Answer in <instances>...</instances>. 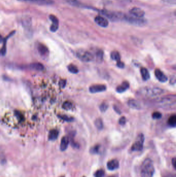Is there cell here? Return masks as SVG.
Listing matches in <instances>:
<instances>
[{
    "label": "cell",
    "instance_id": "obj_1",
    "mask_svg": "<svg viewBox=\"0 0 176 177\" xmlns=\"http://www.w3.org/2000/svg\"><path fill=\"white\" fill-rule=\"evenodd\" d=\"M155 105L163 108H175L176 105V96H168L155 100Z\"/></svg>",
    "mask_w": 176,
    "mask_h": 177
},
{
    "label": "cell",
    "instance_id": "obj_2",
    "mask_svg": "<svg viewBox=\"0 0 176 177\" xmlns=\"http://www.w3.org/2000/svg\"><path fill=\"white\" fill-rule=\"evenodd\" d=\"M155 172V167L152 160L146 158L141 166V177H153Z\"/></svg>",
    "mask_w": 176,
    "mask_h": 177
},
{
    "label": "cell",
    "instance_id": "obj_3",
    "mask_svg": "<svg viewBox=\"0 0 176 177\" xmlns=\"http://www.w3.org/2000/svg\"><path fill=\"white\" fill-rule=\"evenodd\" d=\"M164 91L158 87H144L139 90L138 93L145 97H155L161 96Z\"/></svg>",
    "mask_w": 176,
    "mask_h": 177
},
{
    "label": "cell",
    "instance_id": "obj_4",
    "mask_svg": "<svg viewBox=\"0 0 176 177\" xmlns=\"http://www.w3.org/2000/svg\"><path fill=\"white\" fill-rule=\"evenodd\" d=\"M101 13L106 18L113 22L123 21V16L125 15V14L120 12H112L106 10H101Z\"/></svg>",
    "mask_w": 176,
    "mask_h": 177
},
{
    "label": "cell",
    "instance_id": "obj_5",
    "mask_svg": "<svg viewBox=\"0 0 176 177\" xmlns=\"http://www.w3.org/2000/svg\"><path fill=\"white\" fill-rule=\"evenodd\" d=\"M123 21L127 22L131 24L136 25V26H143L147 24L146 20L143 19V18H139L134 17L131 15L129 16L125 14L123 16Z\"/></svg>",
    "mask_w": 176,
    "mask_h": 177
},
{
    "label": "cell",
    "instance_id": "obj_6",
    "mask_svg": "<svg viewBox=\"0 0 176 177\" xmlns=\"http://www.w3.org/2000/svg\"><path fill=\"white\" fill-rule=\"evenodd\" d=\"M76 56L81 61L84 62H89L93 60V55L89 51L83 49H79L76 51Z\"/></svg>",
    "mask_w": 176,
    "mask_h": 177
},
{
    "label": "cell",
    "instance_id": "obj_7",
    "mask_svg": "<svg viewBox=\"0 0 176 177\" xmlns=\"http://www.w3.org/2000/svg\"><path fill=\"white\" fill-rule=\"evenodd\" d=\"M22 24L26 31V34L31 36L32 34V22L31 18L26 16L22 19Z\"/></svg>",
    "mask_w": 176,
    "mask_h": 177
},
{
    "label": "cell",
    "instance_id": "obj_8",
    "mask_svg": "<svg viewBox=\"0 0 176 177\" xmlns=\"http://www.w3.org/2000/svg\"><path fill=\"white\" fill-rule=\"evenodd\" d=\"M144 142V135L141 134L139 135L137 140L131 147V151H140L141 150H143Z\"/></svg>",
    "mask_w": 176,
    "mask_h": 177
},
{
    "label": "cell",
    "instance_id": "obj_9",
    "mask_svg": "<svg viewBox=\"0 0 176 177\" xmlns=\"http://www.w3.org/2000/svg\"><path fill=\"white\" fill-rule=\"evenodd\" d=\"M130 15L134 17L143 18L145 16V12L140 8L133 7L129 10Z\"/></svg>",
    "mask_w": 176,
    "mask_h": 177
},
{
    "label": "cell",
    "instance_id": "obj_10",
    "mask_svg": "<svg viewBox=\"0 0 176 177\" xmlns=\"http://www.w3.org/2000/svg\"><path fill=\"white\" fill-rule=\"evenodd\" d=\"M49 18L52 22V25L50 27V31L52 32L57 31L59 27V21L58 18L53 15H50L49 16Z\"/></svg>",
    "mask_w": 176,
    "mask_h": 177
},
{
    "label": "cell",
    "instance_id": "obj_11",
    "mask_svg": "<svg viewBox=\"0 0 176 177\" xmlns=\"http://www.w3.org/2000/svg\"><path fill=\"white\" fill-rule=\"evenodd\" d=\"M95 21L98 25L102 27H107L109 24L108 19L102 16H96L95 18Z\"/></svg>",
    "mask_w": 176,
    "mask_h": 177
},
{
    "label": "cell",
    "instance_id": "obj_12",
    "mask_svg": "<svg viewBox=\"0 0 176 177\" xmlns=\"http://www.w3.org/2000/svg\"><path fill=\"white\" fill-rule=\"evenodd\" d=\"M106 87L103 84H96L92 85L89 88V91L92 93H96L106 91Z\"/></svg>",
    "mask_w": 176,
    "mask_h": 177
},
{
    "label": "cell",
    "instance_id": "obj_13",
    "mask_svg": "<svg viewBox=\"0 0 176 177\" xmlns=\"http://www.w3.org/2000/svg\"><path fill=\"white\" fill-rule=\"evenodd\" d=\"M155 74L156 78L159 81L161 82H165L168 80V78L166 75L159 69H156L155 70Z\"/></svg>",
    "mask_w": 176,
    "mask_h": 177
},
{
    "label": "cell",
    "instance_id": "obj_14",
    "mask_svg": "<svg viewBox=\"0 0 176 177\" xmlns=\"http://www.w3.org/2000/svg\"><path fill=\"white\" fill-rule=\"evenodd\" d=\"M120 167V162L116 159L110 160L107 163V168L110 170L118 169Z\"/></svg>",
    "mask_w": 176,
    "mask_h": 177
},
{
    "label": "cell",
    "instance_id": "obj_15",
    "mask_svg": "<svg viewBox=\"0 0 176 177\" xmlns=\"http://www.w3.org/2000/svg\"><path fill=\"white\" fill-rule=\"evenodd\" d=\"M37 49L39 52L40 55L42 56H48L49 55V49L47 48V46L43 44L40 43L37 46Z\"/></svg>",
    "mask_w": 176,
    "mask_h": 177
},
{
    "label": "cell",
    "instance_id": "obj_16",
    "mask_svg": "<svg viewBox=\"0 0 176 177\" xmlns=\"http://www.w3.org/2000/svg\"><path fill=\"white\" fill-rule=\"evenodd\" d=\"M69 144V139L68 137L67 136L63 137L61 140L60 144V149L62 151H64L66 150Z\"/></svg>",
    "mask_w": 176,
    "mask_h": 177
},
{
    "label": "cell",
    "instance_id": "obj_17",
    "mask_svg": "<svg viewBox=\"0 0 176 177\" xmlns=\"http://www.w3.org/2000/svg\"><path fill=\"white\" fill-rule=\"evenodd\" d=\"M128 105L133 109H139L141 108V105L139 101L135 99H130L128 101Z\"/></svg>",
    "mask_w": 176,
    "mask_h": 177
},
{
    "label": "cell",
    "instance_id": "obj_18",
    "mask_svg": "<svg viewBox=\"0 0 176 177\" xmlns=\"http://www.w3.org/2000/svg\"><path fill=\"white\" fill-rule=\"evenodd\" d=\"M129 88V84L127 81H124L121 84V85L118 86L116 88V91L118 93H122L125 91L127 90Z\"/></svg>",
    "mask_w": 176,
    "mask_h": 177
},
{
    "label": "cell",
    "instance_id": "obj_19",
    "mask_svg": "<svg viewBox=\"0 0 176 177\" xmlns=\"http://www.w3.org/2000/svg\"><path fill=\"white\" fill-rule=\"evenodd\" d=\"M141 73L143 79L144 80H148L150 78V74L148 70L144 67H142L141 69Z\"/></svg>",
    "mask_w": 176,
    "mask_h": 177
},
{
    "label": "cell",
    "instance_id": "obj_20",
    "mask_svg": "<svg viewBox=\"0 0 176 177\" xmlns=\"http://www.w3.org/2000/svg\"><path fill=\"white\" fill-rule=\"evenodd\" d=\"M59 131L56 130H52L49 132V139L50 140H55L59 136Z\"/></svg>",
    "mask_w": 176,
    "mask_h": 177
},
{
    "label": "cell",
    "instance_id": "obj_21",
    "mask_svg": "<svg viewBox=\"0 0 176 177\" xmlns=\"http://www.w3.org/2000/svg\"><path fill=\"white\" fill-rule=\"evenodd\" d=\"M30 68L33 70H43L44 68V66L43 65L40 63H33L31 65H30Z\"/></svg>",
    "mask_w": 176,
    "mask_h": 177
},
{
    "label": "cell",
    "instance_id": "obj_22",
    "mask_svg": "<svg viewBox=\"0 0 176 177\" xmlns=\"http://www.w3.org/2000/svg\"><path fill=\"white\" fill-rule=\"evenodd\" d=\"M15 33V31L12 32V33L10 34V35H8L7 37L5 38V39H4V41H3V42H4V45H3V48H2V49L1 50V55H3V56H4V55H5V54H6V41H7V40L8 38H10V37L12 35H14Z\"/></svg>",
    "mask_w": 176,
    "mask_h": 177
},
{
    "label": "cell",
    "instance_id": "obj_23",
    "mask_svg": "<svg viewBox=\"0 0 176 177\" xmlns=\"http://www.w3.org/2000/svg\"><path fill=\"white\" fill-rule=\"evenodd\" d=\"M168 124L171 127H176V115H174L171 116L168 119Z\"/></svg>",
    "mask_w": 176,
    "mask_h": 177
},
{
    "label": "cell",
    "instance_id": "obj_24",
    "mask_svg": "<svg viewBox=\"0 0 176 177\" xmlns=\"http://www.w3.org/2000/svg\"><path fill=\"white\" fill-rule=\"evenodd\" d=\"M111 59L116 61L117 62L120 61V53L117 51H115L111 52Z\"/></svg>",
    "mask_w": 176,
    "mask_h": 177
},
{
    "label": "cell",
    "instance_id": "obj_25",
    "mask_svg": "<svg viewBox=\"0 0 176 177\" xmlns=\"http://www.w3.org/2000/svg\"><path fill=\"white\" fill-rule=\"evenodd\" d=\"M100 148L101 146L99 144H97L96 146L92 147L90 149V153L92 154H98L100 152Z\"/></svg>",
    "mask_w": 176,
    "mask_h": 177
},
{
    "label": "cell",
    "instance_id": "obj_26",
    "mask_svg": "<svg viewBox=\"0 0 176 177\" xmlns=\"http://www.w3.org/2000/svg\"><path fill=\"white\" fill-rule=\"evenodd\" d=\"M95 124L96 127L99 130H101L103 127V122L102 120L101 119H96V121L95 122Z\"/></svg>",
    "mask_w": 176,
    "mask_h": 177
},
{
    "label": "cell",
    "instance_id": "obj_27",
    "mask_svg": "<svg viewBox=\"0 0 176 177\" xmlns=\"http://www.w3.org/2000/svg\"><path fill=\"white\" fill-rule=\"evenodd\" d=\"M68 70L70 72L73 74H77L78 72V68L76 65L73 64L69 65L68 66Z\"/></svg>",
    "mask_w": 176,
    "mask_h": 177
},
{
    "label": "cell",
    "instance_id": "obj_28",
    "mask_svg": "<svg viewBox=\"0 0 176 177\" xmlns=\"http://www.w3.org/2000/svg\"><path fill=\"white\" fill-rule=\"evenodd\" d=\"M68 4H70L72 6L79 7L81 6V3L78 0H64Z\"/></svg>",
    "mask_w": 176,
    "mask_h": 177
},
{
    "label": "cell",
    "instance_id": "obj_29",
    "mask_svg": "<svg viewBox=\"0 0 176 177\" xmlns=\"http://www.w3.org/2000/svg\"><path fill=\"white\" fill-rule=\"evenodd\" d=\"M73 104L71 103L70 101H65V103H64V104H63V108L65 109V110H71L73 108Z\"/></svg>",
    "mask_w": 176,
    "mask_h": 177
},
{
    "label": "cell",
    "instance_id": "obj_30",
    "mask_svg": "<svg viewBox=\"0 0 176 177\" xmlns=\"http://www.w3.org/2000/svg\"><path fill=\"white\" fill-rule=\"evenodd\" d=\"M105 175V171L103 169H100L98 170L94 174L95 177H103Z\"/></svg>",
    "mask_w": 176,
    "mask_h": 177
},
{
    "label": "cell",
    "instance_id": "obj_31",
    "mask_svg": "<svg viewBox=\"0 0 176 177\" xmlns=\"http://www.w3.org/2000/svg\"><path fill=\"white\" fill-rule=\"evenodd\" d=\"M18 1H22V2H32V3H37L39 4H42V3H45L48 0H18Z\"/></svg>",
    "mask_w": 176,
    "mask_h": 177
},
{
    "label": "cell",
    "instance_id": "obj_32",
    "mask_svg": "<svg viewBox=\"0 0 176 177\" xmlns=\"http://www.w3.org/2000/svg\"><path fill=\"white\" fill-rule=\"evenodd\" d=\"M103 53L101 50H98L96 53V56H97V59L98 61L101 62L102 59H103Z\"/></svg>",
    "mask_w": 176,
    "mask_h": 177
},
{
    "label": "cell",
    "instance_id": "obj_33",
    "mask_svg": "<svg viewBox=\"0 0 176 177\" xmlns=\"http://www.w3.org/2000/svg\"><path fill=\"white\" fill-rule=\"evenodd\" d=\"M59 118L61 119H62L63 120H64L65 121H67V122H71L73 120V119L71 117H69L68 116L66 115H61V116H59Z\"/></svg>",
    "mask_w": 176,
    "mask_h": 177
},
{
    "label": "cell",
    "instance_id": "obj_34",
    "mask_svg": "<svg viewBox=\"0 0 176 177\" xmlns=\"http://www.w3.org/2000/svg\"><path fill=\"white\" fill-rule=\"evenodd\" d=\"M162 114L160 112L158 111H155L153 113V115H152V117H153V119H159L161 118L162 117Z\"/></svg>",
    "mask_w": 176,
    "mask_h": 177
},
{
    "label": "cell",
    "instance_id": "obj_35",
    "mask_svg": "<svg viewBox=\"0 0 176 177\" xmlns=\"http://www.w3.org/2000/svg\"><path fill=\"white\" fill-rule=\"evenodd\" d=\"M108 107H109V106H108V104L106 103H103L100 106V110L102 112H105L108 109Z\"/></svg>",
    "mask_w": 176,
    "mask_h": 177
},
{
    "label": "cell",
    "instance_id": "obj_36",
    "mask_svg": "<svg viewBox=\"0 0 176 177\" xmlns=\"http://www.w3.org/2000/svg\"><path fill=\"white\" fill-rule=\"evenodd\" d=\"M125 123H126V119H125V117H121V118L120 119V120H119L120 124L123 125L125 124Z\"/></svg>",
    "mask_w": 176,
    "mask_h": 177
},
{
    "label": "cell",
    "instance_id": "obj_37",
    "mask_svg": "<svg viewBox=\"0 0 176 177\" xmlns=\"http://www.w3.org/2000/svg\"><path fill=\"white\" fill-rule=\"evenodd\" d=\"M59 86L62 88H65L66 84V80H61L59 81Z\"/></svg>",
    "mask_w": 176,
    "mask_h": 177
},
{
    "label": "cell",
    "instance_id": "obj_38",
    "mask_svg": "<svg viewBox=\"0 0 176 177\" xmlns=\"http://www.w3.org/2000/svg\"><path fill=\"white\" fill-rule=\"evenodd\" d=\"M163 1L168 4H174V5L176 4V0H163Z\"/></svg>",
    "mask_w": 176,
    "mask_h": 177
},
{
    "label": "cell",
    "instance_id": "obj_39",
    "mask_svg": "<svg viewBox=\"0 0 176 177\" xmlns=\"http://www.w3.org/2000/svg\"><path fill=\"white\" fill-rule=\"evenodd\" d=\"M117 66L120 68H122L125 67V64L124 63L121 62V61H120L117 62Z\"/></svg>",
    "mask_w": 176,
    "mask_h": 177
},
{
    "label": "cell",
    "instance_id": "obj_40",
    "mask_svg": "<svg viewBox=\"0 0 176 177\" xmlns=\"http://www.w3.org/2000/svg\"><path fill=\"white\" fill-rule=\"evenodd\" d=\"M163 177H176L175 175H174L172 173H167L164 175Z\"/></svg>",
    "mask_w": 176,
    "mask_h": 177
},
{
    "label": "cell",
    "instance_id": "obj_41",
    "mask_svg": "<svg viewBox=\"0 0 176 177\" xmlns=\"http://www.w3.org/2000/svg\"><path fill=\"white\" fill-rule=\"evenodd\" d=\"M172 166L174 167L175 169H176V158H172Z\"/></svg>",
    "mask_w": 176,
    "mask_h": 177
},
{
    "label": "cell",
    "instance_id": "obj_42",
    "mask_svg": "<svg viewBox=\"0 0 176 177\" xmlns=\"http://www.w3.org/2000/svg\"><path fill=\"white\" fill-rule=\"evenodd\" d=\"M4 39H3V37H2V35L0 34V43H2L3 42Z\"/></svg>",
    "mask_w": 176,
    "mask_h": 177
},
{
    "label": "cell",
    "instance_id": "obj_43",
    "mask_svg": "<svg viewBox=\"0 0 176 177\" xmlns=\"http://www.w3.org/2000/svg\"><path fill=\"white\" fill-rule=\"evenodd\" d=\"M64 177V176H61V177Z\"/></svg>",
    "mask_w": 176,
    "mask_h": 177
},
{
    "label": "cell",
    "instance_id": "obj_44",
    "mask_svg": "<svg viewBox=\"0 0 176 177\" xmlns=\"http://www.w3.org/2000/svg\"><path fill=\"white\" fill-rule=\"evenodd\" d=\"M125 1H128V0H125Z\"/></svg>",
    "mask_w": 176,
    "mask_h": 177
},
{
    "label": "cell",
    "instance_id": "obj_45",
    "mask_svg": "<svg viewBox=\"0 0 176 177\" xmlns=\"http://www.w3.org/2000/svg\"><path fill=\"white\" fill-rule=\"evenodd\" d=\"M85 177V176H83V177Z\"/></svg>",
    "mask_w": 176,
    "mask_h": 177
},
{
    "label": "cell",
    "instance_id": "obj_46",
    "mask_svg": "<svg viewBox=\"0 0 176 177\" xmlns=\"http://www.w3.org/2000/svg\"></svg>",
    "mask_w": 176,
    "mask_h": 177
}]
</instances>
